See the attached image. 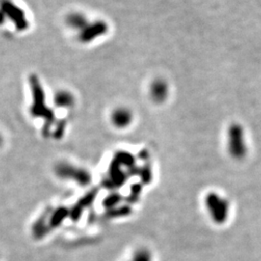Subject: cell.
<instances>
[{"label":"cell","instance_id":"1","mask_svg":"<svg viewBox=\"0 0 261 261\" xmlns=\"http://www.w3.org/2000/svg\"><path fill=\"white\" fill-rule=\"evenodd\" d=\"M207 213L215 224H224L229 217L230 204L229 201L216 192L208 193L204 199Z\"/></svg>","mask_w":261,"mask_h":261},{"label":"cell","instance_id":"2","mask_svg":"<svg viewBox=\"0 0 261 261\" xmlns=\"http://www.w3.org/2000/svg\"><path fill=\"white\" fill-rule=\"evenodd\" d=\"M227 151L234 160H242L247 156L248 146L244 128L233 123L227 130Z\"/></svg>","mask_w":261,"mask_h":261},{"label":"cell","instance_id":"3","mask_svg":"<svg viewBox=\"0 0 261 261\" xmlns=\"http://www.w3.org/2000/svg\"><path fill=\"white\" fill-rule=\"evenodd\" d=\"M112 124L117 129H126L134 121V114L126 107H118L113 110L111 115Z\"/></svg>","mask_w":261,"mask_h":261},{"label":"cell","instance_id":"4","mask_svg":"<svg viewBox=\"0 0 261 261\" xmlns=\"http://www.w3.org/2000/svg\"><path fill=\"white\" fill-rule=\"evenodd\" d=\"M169 86L168 83L163 80H155L150 86V97L155 103H163L168 99Z\"/></svg>","mask_w":261,"mask_h":261},{"label":"cell","instance_id":"5","mask_svg":"<svg viewBox=\"0 0 261 261\" xmlns=\"http://www.w3.org/2000/svg\"><path fill=\"white\" fill-rule=\"evenodd\" d=\"M66 24L68 28L75 30V31H84L88 25L90 24L86 16L83 13H71L66 18Z\"/></svg>","mask_w":261,"mask_h":261},{"label":"cell","instance_id":"6","mask_svg":"<svg viewBox=\"0 0 261 261\" xmlns=\"http://www.w3.org/2000/svg\"><path fill=\"white\" fill-rule=\"evenodd\" d=\"M54 102L58 108H71L75 103V98L73 94L66 91V90H60L55 95Z\"/></svg>","mask_w":261,"mask_h":261},{"label":"cell","instance_id":"7","mask_svg":"<svg viewBox=\"0 0 261 261\" xmlns=\"http://www.w3.org/2000/svg\"><path fill=\"white\" fill-rule=\"evenodd\" d=\"M132 261H152V254L147 249H140L135 252Z\"/></svg>","mask_w":261,"mask_h":261},{"label":"cell","instance_id":"8","mask_svg":"<svg viewBox=\"0 0 261 261\" xmlns=\"http://www.w3.org/2000/svg\"><path fill=\"white\" fill-rule=\"evenodd\" d=\"M2 142H3V137H2V135L0 133V146L2 145Z\"/></svg>","mask_w":261,"mask_h":261}]
</instances>
